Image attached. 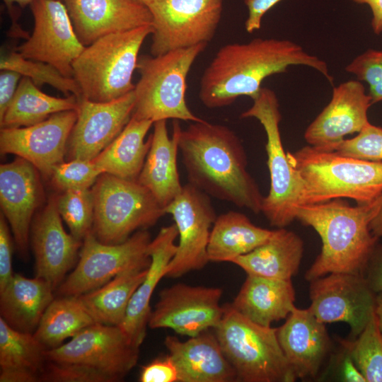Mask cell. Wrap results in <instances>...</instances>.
Returning <instances> with one entry per match:
<instances>
[{"instance_id": "obj_14", "label": "cell", "mask_w": 382, "mask_h": 382, "mask_svg": "<svg viewBox=\"0 0 382 382\" xmlns=\"http://www.w3.org/2000/svg\"><path fill=\"white\" fill-rule=\"evenodd\" d=\"M308 309L325 324L342 322L357 337L376 313V294L363 274L333 272L310 281Z\"/></svg>"}, {"instance_id": "obj_33", "label": "cell", "mask_w": 382, "mask_h": 382, "mask_svg": "<svg viewBox=\"0 0 382 382\" xmlns=\"http://www.w3.org/2000/svg\"><path fill=\"white\" fill-rule=\"evenodd\" d=\"M148 268L127 270L100 287L78 296L96 323L117 326L122 323L132 296Z\"/></svg>"}, {"instance_id": "obj_27", "label": "cell", "mask_w": 382, "mask_h": 382, "mask_svg": "<svg viewBox=\"0 0 382 382\" xmlns=\"http://www.w3.org/2000/svg\"><path fill=\"white\" fill-rule=\"evenodd\" d=\"M291 280L274 279L248 274L231 303L239 313L253 323L270 327L286 317L296 307Z\"/></svg>"}, {"instance_id": "obj_34", "label": "cell", "mask_w": 382, "mask_h": 382, "mask_svg": "<svg viewBox=\"0 0 382 382\" xmlns=\"http://www.w3.org/2000/svg\"><path fill=\"white\" fill-rule=\"evenodd\" d=\"M79 98L71 95L57 98L42 92L29 78L23 76L4 116L1 128L22 127L41 122L51 115L77 110Z\"/></svg>"}, {"instance_id": "obj_51", "label": "cell", "mask_w": 382, "mask_h": 382, "mask_svg": "<svg viewBox=\"0 0 382 382\" xmlns=\"http://www.w3.org/2000/svg\"><path fill=\"white\" fill-rule=\"evenodd\" d=\"M376 315L379 328L382 332V292L377 294Z\"/></svg>"}, {"instance_id": "obj_31", "label": "cell", "mask_w": 382, "mask_h": 382, "mask_svg": "<svg viewBox=\"0 0 382 382\" xmlns=\"http://www.w3.org/2000/svg\"><path fill=\"white\" fill-rule=\"evenodd\" d=\"M154 122L131 117L118 136L93 160L103 173L137 180L151 141L145 137Z\"/></svg>"}, {"instance_id": "obj_9", "label": "cell", "mask_w": 382, "mask_h": 382, "mask_svg": "<svg viewBox=\"0 0 382 382\" xmlns=\"http://www.w3.org/2000/svg\"><path fill=\"white\" fill-rule=\"evenodd\" d=\"M252 106L241 113V118L254 117L262 125L267 136L265 146L270 188L264 197L262 211L270 225L285 228L294 219L299 207L306 204L305 185L290 163L279 132L282 119L275 93L262 88Z\"/></svg>"}, {"instance_id": "obj_39", "label": "cell", "mask_w": 382, "mask_h": 382, "mask_svg": "<svg viewBox=\"0 0 382 382\" xmlns=\"http://www.w3.org/2000/svg\"><path fill=\"white\" fill-rule=\"evenodd\" d=\"M102 173L93 159L76 158L57 165L50 178L53 185L62 192L90 189Z\"/></svg>"}, {"instance_id": "obj_46", "label": "cell", "mask_w": 382, "mask_h": 382, "mask_svg": "<svg viewBox=\"0 0 382 382\" xmlns=\"http://www.w3.org/2000/svg\"><path fill=\"white\" fill-rule=\"evenodd\" d=\"M282 1L283 0H243L248 11L245 22V30L252 33L259 30L265 14Z\"/></svg>"}, {"instance_id": "obj_20", "label": "cell", "mask_w": 382, "mask_h": 382, "mask_svg": "<svg viewBox=\"0 0 382 382\" xmlns=\"http://www.w3.org/2000/svg\"><path fill=\"white\" fill-rule=\"evenodd\" d=\"M35 259V274L55 289L65 274L77 263L83 241L64 228L56 195L34 217L30 228Z\"/></svg>"}, {"instance_id": "obj_17", "label": "cell", "mask_w": 382, "mask_h": 382, "mask_svg": "<svg viewBox=\"0 0 382 382\" xmlns=\"http://www.w3.org/2000/svg\"><path fill=\"white\" fill-rule=\"evenodd\" d=\"M77 119V110L55 113L37 124L1 128V154H14L32 163L45 178L64 161L67 142Z\"/></svg>"}, {"instance_id": "obj_11", "label": "cell", "mask_w": 382, "mask_h": 382, "mask_svg": "<svg viewBox=\"0 0 382 382\" xmlns=\"http://www.w3.org/2000/svg\"><path fill=\"white\" fill-rule=\"evenodd\" d=\"M151 235L139 230L118 244L100 242L90 232L83 240L76 265L58 286L60 296H81L96 289L129 269L147 267L151 262Z\"/></svg>"}, {"instance_id": "obj_49", "label": "cell", "mask_w": 382, "mask_h": 382, "mask_svg": "<svg viewBox=\"0 0 382 382\" xmlns=\"http://www.w3.org/2000/svg\"><path fill=\"white\" fill-rule=\"evenodd\" d=\"M369 228L374 236L382 237V199L378 210L370 221Z\"/></svg>"}, {"instance_id": "obj_38", "label": "cell", "mask_w": 382, "mask_h": 382, "mask_svg": "<svg viewBox=\"0 0 382 382\" xmlns=\"http://www.w3.org/2000/svg\"><path fill=\"white\" fill-rule=\"evenodd\" d=\"M56 200L58 212L70 233L83 241L93 229L94 201L92 190L62 192L56 196Z\"/></svg>"}, {"instance_id": "obj_25", "label": "cell", "mask_w": 382, "mask_h": 382, "mask_svg": "<svg viewBox=\"0 0 382 382\" xmlns=\"http://www.w3.org/2000/svg\"><path fill=\"white\" fill-rule=\"evenodd\" d=\"M178 235L176 225L173 224L161 228L151 240L149 246L151 262L146 274L133 294L125 318L119 325L131 342L139 347L146 337L152 294L165 277L167 267L177 251L175 241Z\"/></svg>"}, {"instance_id": "obj_7", "label": "cell", "mask_w": 382, "mask_h": 382, "mask_svg": "<svg viewBox=\"0 0 382 382\" xmlns=\"http://www.w3.org/2000/svg\"><path fill=\"white\" fill-rule=\"evenodd\" d=\"M207 44L178 49L153 56L139 57L140 78L135 85L136 103L132 117L154 122L168 119L200 122L188 108L187 77L197 57Z\"/></svg>"}, {"instance_id": "obj_10", "label": "cell", "mask_w": 382, "mask_h": 382, "mask_svg": "<svg viewBox=\"0 0 382 382\" xmlns=\"http://www.w3.org/2000/svg\"><path fill=\"white\" fill-rule=\"evenodd\" d=\"M91 190L92 231L103 243H121L136 231L154 226L166 214L151 192L137 180L102 173Z\"/></svg>"}, {"instance_id": "obj_15", "label": "cell", "mask_w": 382, "mask_h": 382, "mask_svg": "<svg viewBox=\"0 0 382 382\" xmlns=\"http://www.w3.org/2000/svg\"><path fill=\"white\" fill-rule=\"evenodd\" d=\"M34 29L16 50L24 58L55 67L73 78L72 64L85 46L78 38L67 8L61 0H34L30 4Z\"/></svg>"}, {"instance_id": "obj_18", "label": "cell", "mask_w": 382, "mask_h": 382, "mask_svg": "<svg viewBox=\"0 0 382 382\" xmlns=\"http://www.w3.org/2000/svg\"><path fill=\"white\" fill-rule=\"evenodd\" d=\"M135 103L134 90L107 102L79 98L77 119L66 146L67 160L96 158L128 123Z\"/></svg>"}, {"instance_id": "obj_6", "label": "cell", "mask_w": 382, "mask_h": 382, "mask_svg": "<svg viewBox=\"0 0 382 382\" xmlns=\"http://www.w3.org/2000/svg\"><path fill=\"white\" fill-rule=\"evenodd\" d=\"M152 32V25H145L108 34L86 46L72 64L81 97L107 102L134 90L132 78L139 52Z\"/></svg>"}, {"instance_id": "obj_12", "label": "cell", "mask_w": 382, "mask_h": 382, "mask_svg": "<svg viewBox=\"0 0 382 382\" xmlns=\"http://www.w3.org/2000/svg\"><path fill=\"white\" fill-rule=\"evenodd\" d=\"M224 0H151V54L208 44L216 32Z\"/></svg>"}, {"instance_id": "obj_35", "label": "cell", "mask_w": 382, "mask_h": 382, "mask_svg": "<svg viewBox=\"0 0 382 382\" xmlns=\"http://www.w3.org/2000/svg\"><path fill=\"white\" fill-rule=\"evenodd\" d=\"M95 323L79 296H60L47 306L33 334L51 349Z\"/></svg>"}, {"instance_id": "obj_48", "label": "cell", "mask_w": 382, "mask_h": 382, "mask_svg": "<svg viewBox=\"0 0 382 382\" xmlns=\"http://www.w3.org/2000/svg\"><path fill=\"white\" fill-rule=\"evenodd\" d=\"M357 4L367 5L371 12V26L376 35L382 33V0H351Z\"/></svg>"}, {"instance_id": "obj_29", "label": "cell", "mask_w": 382, "mask_h": 382, "mask_svg": "<svg viewBox=\"0 0 382 382\" xmlns=\"http://www.w3.org/2000/svg\"><path fill=\"white\" fill-rule=\"evenodd\" d=\"M303 252L301 238L293 231L279 228L265 243L232 262L248 274L289 280L298 272Z\"/></svg>"}, {"instance_id": "obj_43", "label": "cell", "mask_w": 382, "mask_h": 382, "mask_svg": "<svg viewBox=\"0 0 382 382\" xmlns=\"http://www.w3.org/2000/svg\"><path fill=\"white\" fill-rule=\"evenodd\" d=\"M141 382H178L176 368L169 357L156 359L143 366L140 376Z\"/></svg>"}, {"instance_id": "obj_44", "label": "cell", "mask_w": 382, "mask_h": 382, "mask_svg": "<svg viewBox=\"0 0 382 382\" xmlns=\"http://www.w3.org/2000/svg\"><path fill=\"white\" fill-rule=\"evenodd\" d=\"M363 275L376 294L382 292V245L379 242L367 261Z\"/></svg>"}, {"instance_id": "obj_2", "label": "cell", "mask_w": 382, "mask_h": 382, "mask_svg": "<svg viewBox=\"0 0 382 382\" xmlns=\"http://www.w3.org/2000/svg\"><path fill=\"white\" fill-rule=\"evenodd\" d=\"M178 149L188 183L209 196L262 211L264 197L247 170L242 142L229 127L205 120L178 125Z\"/></svg>"}, {"instance_id": "obj_13", "label": "cell", "mask_w": 382, "mask_h": 382, "mask_svg": "<svg viewBox=\"0 0 382 382\" xmlns=\"http://www.w3.org/2000/svg\"><path fill=\"white\" fill-rule=\"evenodd\" d=\"M164 210L172 216L179 236L165 277L178 278L202 269L209 262L207 245L217 217L209 195L188 183Z\"/></svg>"}, {"instance_id": "obj_16", "label": "cell", "mask_w": 382, "mask_h": 382, "mask_svg": "<svg viewBox=\"0 0 382 382\" xmlns=\"http://www.w3.org/2000/svg\"><path fill=\"white\" fill-rule=\"evenodd\" d=\"M221 295L218 287L178 283L165 288L151 312L148 327L171 329L190 337L215 328L224 314Z\"/></svg>"}, {"instance_id": "obj_32", "label": "cell", "mask_w": 382, "mask_h": 382, "mask_svg": "<svg viewBox=\"0 0 382 382\" xmlns=\"http://www.w3.org/2000/svg\"><path fill=\"white\" fill-rule=\"evenodd\" d=\"M273 232L255 226L243 213H223L216 217L211 229L207 245L209 261L232 262L265 243Z\"/></svg>"}, {"instance_id": "obj_50", "label": "cell", "mask_w": 382, "mask_h": 382, "mask_svg": "<svg viewBox=\"0 0 382 382\" xmlns=\"http://www.w3.org/2000/svg\"><path fill=\"white\" fill-rule=\"evenodd\" d=\"M6 6L8 7V10L9 11V13H11L13 12V4H18L21 8H23L24 6L27 5H30L34 0H3ZM64 1V0H61Z\"/></svg>"}, {"instance_id": "obj_19", "label": "cell", "mask_w": 382, "mask_h": 382, "mask_svg": "<svg viewBox=\"0 0 382 382\" xmlns=\"http://www.w3.org/2000/svg\"><path fill=\"white\" fill-rule=\"evenodd\" d=\"M39 170L18 157L0 166V204L21 256L27 259L33 217L43 203Z\"/></svg>"}, {"instance_id": "obj_8", "label": "cell", "mask_w": 382, "mask_h": 382, "mask_svg": "<svg viewBox=\"0 0 382 382\" xmlns=\"http://www.w3.org/2000/svg\"><path fill=\"white\" fill-rule=\"evenodd\" d=\"M225 357L237 381L243 382H293L297 378L279 345L277 328L253 323L231 305L214 328Z\"/></svg>"}, {"instance_id": "obj_22", "label": "cell", "mask_w": 382, "mask_h": 382, "mask_svg": "<svg viewBox=\"0 0 382 382\" xmlns=\"http://www.w3.org/2000/svg\"><path fill=\"white\" fill-rule=\"evenodd\" d=\"M80 42L86 47L110 33L152 23L149 8L135 0H64Z\"/></svg>"}, {"instance_id": "obj_42", "label": "cell", "mask_w": 382, "mask_h": 382, "mask_svg": "<svg viewBox=\"0 0 382 382\" xmlns=\"http://www.w3.org/2000/svg\"><path fill=\"white\" fill-rule=\"evenodd\" d=\"M12 270V241L6 218L0 216V291L13 277Z\"/></svg>"}, {"instance_id": "obj_41", "label": "cell", "mask_w": 382, "mask_h": 382, "mask_svg": "<svg viewBox=\"0 0 382 382\" xmlns=\"http://www.w3.org/2000/svg\"><path fill=\"white\" fill-rule=\"evenodd\" d=\"M345 71L368 84L372 105L382 101V50H367L347 64Z\"/></svg>"}, {"instance_id": "obj_28", "label": "cell", "mask_w": 382, "mask_h": 382, "mask_svg": "<svg viewBox=\"0 0 382 382\" xmlns=\"http://www.w3.org/2000/svg\"><path fill=\"white\" fill-rule=\"evenodd\" d=\"M54 289L42 278H28L14 273L0 291V313L11 328L34 333L47 306L54 299Z\"/></svg>"}, {"instance_id": "obj_4", "label": "cell", "mask_w": 382, "mask_h": 382, "mask_svg": "<svg viewBox=\"0 0 382 382\" xmlns=\"http://www.w3.org/2000/svg\"><path fill=\"white\" fill-rule=\"evenodd\" d=\"M45 355L41 381L117 382L136 366L139 347L119 326L95 323Z\"/></svg>"}, {"instance_id": "obj_24", "label": "cell", "mask_w": 382, "mask_h": 382, "mask_svg": "<svg viewBox=\"0 0 382 382\" xmlns=\"http://www.w3.org/2000/svg\"><path fill=\"white\" fill-rule=\"evenodd\" d=\"M168 356L178 372V382H231L236 372L225 357L216 335L207 330L180 341L167 336Z\"/></svg>"}, {"instance_id": "obj_5", "label": "cell", "mask_w": 382, "mask_h": 382, "mask_svg": "<svg viewBox=\"0 0 382 382\" xmlns=\"http://www.w3.org/2000/svg\"><path fill=\"white\" fill-rule=\"evenodd\" d=\"M287 155L304 183L306 204L349 198L362 204L382 194V161L342 156L310 145Z\"/></svg>"}, {"instance_id": "obj_30", "label": "cell", "mask_w": 382, "mask_h": 382, "mask_svg": "<svg viewBox=\"0 0 382 382\" xmlns=\"http://www.w3.org/2000/svg\"><path fill=\"white\" fill-rule=\"evenodd\" d=\"M47 349L33 333L17 330L0 317V381H41Z\"/></svg>"}, {"instance_id": "obj_26", "label": "cell", "mask_w": 382, "mask_h": 382, "mask_svg": "<svg viewBox=\"0 0 382 382\" xmlns=\"http://www.w3.org/2000/svg\"><path fill=\"white\" fill-rule=\"evenodd\" d=\"M179 124L174 120L170 138L166 120L154 123L151 146L137 179L163 208L179 195L183 187L177 166Z\"/></svg>"}, {"instance_id": "obj_23", "label": "cell", "mask_w": 382, "mask_h": 382, "mask_svg": "<svg viewBox=\"0 0 382 382\" xmlns=\"http://www.w3.org/2000/svg\"><path fill=\"white\" fill-rule=\"evenodd\" d=\"M281 348L296 378H314L331 349L325 324L296 307L277 328Z\"/></svg>"}, {"instance_id": "obj_36", "label": "cell", "mask_w": 382, "mask_h": 382, "mask_svg": "<svg viewBox=\"0 0 382 382\" xmlns=\"http://www.w3.org/2000/svg\"><path fill=\"white\" fill-rule=\"evenodd\" d=\"M337 341L353 359L366 382H382V332L376 313L354 339L338 338Z\"/></svg>"}, {"instance_id": "obj_40", "label": "cell", "mask_w": 382, "mask_h": 382, "mask_svg": "<svg viewBox=\"0 0 382 382\" xmlns=\"http://www.w3.org/2000/svg\"><path fill=\"white\" fill-rule=\"evenodd\" d=\"M332 151L342 156L382 161V128L369 123L356 137L336 144Z\"/></svg>"}, {"instance_id": "obj_21", "label": "cell", "mask_w": 382, "mask_h": 382, "mask_svg": "<svg viewBox=\"0 0 382 382\" xmlns=\"http://www.w3.org/2000/svg\"><path fill=\"white\" fill-rule=\"evenodd\" d=\"M371 98L359 81L341 83L332 89L329 103L308 125L304 133L312 146L332 151L346 135L359 133L370 122Z\"/></svg>"}, {"instance_id": "obj_1", "label": "cell", "mask_w": 382, "mask_h": 382, "mask_svg": "<svg viewBox=\"0 0 382 382\" xmlns=\"http://www.w3.org/2000/svg\"><path fill=\"white\" fill-rule=\"evenodd\" d=\"M293 65L313 68L330 83L333 81L327 64L293 41L256 37L245 43L225 45L201 76L200 101L208 108H218L232 104L240 96L253 100L266 78Z\"/></svg>"}, {"instance_id": "obj_45", "label": "cell", "mask_w": 382, "mask_h": 382, "mask_svg": "<svg viewBox=\"0 0 382 382\" xmlns=\"http://www.w3.org/2000/svg\"><path fill=\"white\" fill-rule=\"evenodd\" d=\"M22 75L18 72L1 69L0 72V118L6 112L18 88Z\"/></svg>"}, {"instance_id": "obj_52", "label": "cell", "mask_w": 382, "mask_h": 382, "mask_svg": "<svg viewBox=\"0 0 382 382\" xmlns=\"http://www.w3.org/2000/svg\"><path fill=\"white\" fill-rule=\"evenodd\" d=\"M135 1H138L139 3H141V4H144V5H146L147 6L148 4L149 3V1L151 0H135Z\"/></svg>"}, {"instance_id": "obj_37", "label": "cell", "mask_w": 382, "mask_h": 382, "mask_svg": "<svg viewBox=\"0 0 382 382\" xmlns=\"http://www.w3.org/2000/svg\"><path fill=\"white\" fill-rule=\"evenodd\" d=\"M9 69L29 78L37 87L48 84L66 96L81 98L80 88L74 78L64 76L53 66L23 57L16 49L1 55L0 70Z\"/></svg>"}, {"instance_id": "obj_3", "label": "cell", "mask_w": 382, "mask_h": 382, "mask_svg": "<svg viewBox=\"0 0 382 382\" xmlns=\"http://www.w3.org/2000/svg\"><path fill=\"white\" fill-rule=\"evenodd\" d=\"M381 199L382 194L357 206L335 199L299 207L296 219L312 227L322 241L320 254L305 274L306 280L333 272L363 274L379 239L371 233L369 224Z\"/></svg>"}, {"instance_id": "obj_47", "label": "cell", "mask_w": 382, "mask_h": 382, "mask_svg": "<svg viewBox=\"0 0 382 382\" xmlns=\"http://www.w3.org/2000/svg\"><path fill=\"white\" fill-rule=\"evenodd\" d=\"M339 376L343 381L348 382H366V380L360 372L349 354L342 349L338 356Z\"/></svg>"}]
</instances>
